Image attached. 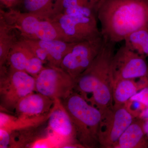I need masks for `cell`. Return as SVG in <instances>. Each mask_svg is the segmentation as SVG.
Segmentation results:
<instances>
[{
  "label": "cell",
  "instance_id": "obj_1",
  "mask_svg": "<svg viewBox=\"0 0 148 148\" xmlns=\"http://www.w3.org/2000/svg\"><path fill=\"white\" fill-rule=\"evenodd\" d=\"M97 17L103 38L120 42L132 32L148 28V0H102Z\"/></svg>",
  "mask_w": 148,
  "mask_h": 148
},
{
  "label": "cell",
  "instance_id": "obj_2",
  "mask_svg": "<svg viewBox=\"0 0 148 148\" xmlns=\"http://www.w3.org/2000/svg\"><path fill=\"white\" fill-rule=\"evenodd\" d=\"M103 47L94 61L75 81L74 90L86 97L101 112L112 107V84L110 75L115 43L104 38Z\"/></svg>",
  "mask_w": 148,
  "mask_h": 148
},
{
  "label": "cell",
  "instance_id": "obj_3",
  "mask_svg": "<svg viewBox=\"0 0 148 148\" xmlns=\"http://www.w3.org/2000/svg\"><path fill=\"white\" fill-rule=\"evenodd\" d=\"M61 101L71 117L78 142L85 148L100 147L98 132L101 111L76 91Z\"/></svg>",
  "mask_w": 148,
  "mask_h": 148
},
{
  "label": "cell",
  "instance_id": "obj_4",
  "mask_svg": "<svg viewBox=\"0 0 148 148\" xmlns=\"http://www.w3.org/2000/svg\"><path fill=\"white\" fill-rule=\"evenodd\" d=\"M0 17L15 29L21 38L62 40L55 26L47 19L14 8L8 9L7 11L1 9Z\"/></svg>",
  "mask_w": 148,
  "mask_h": 148
},
{
  "label": "cell",
  "instance_id": "obj_5",
  "mask_svg": "<svg viewBox=\"0 0 148 148\" xmlns=\"http://www.w3.org/2000/svg\"><path fill=\"white\" fill-rule=\"evenodd\" d=\"M0 74L1 109L13 111L21 98L35 91V78L26 72L13 71L6 65L0 68Z\"/></svg>",
  "mask_w": 148,
  "mask_h": 148
},
{
  "label": "cell",
  "instance_id": "obj_6",
  "mask_svg": "<svg viewBox=\"0 0 148 148\" xmlns=\"http://www.w3.org/2000/svg\"><path fill=\"white\" fill-rule=\"evenodd\" d=\"M46 19L53 24L62 40L66 42H81L101 35L95 16L56 14Z\"/></svg>",
  "mask_w": 148,
  "mask_h": 148
},
{
  "label": "cell",
  "instance_id": "obj_7",
  "mask_svg": "<svg viewBox=\"0 0 148 148\" xmlns=\"http://www.w3.org/2000/svg\"><path fill=\"white\" fill-rule=\"evenodd\" d=\"M35 91L52 100L66 99L74 91L75 80L61 67H45L35 78Z\"/></svg>",
  "mask_w": 148,
  "mask_h": 148
},
{
  "label": "cell",
  "instance_id": "obj_8",
  "mask_svg": "<svg viewBox=\"0 0 148 148\" xmlns=\"http://www.w3.org/2000/svg\"><path fill=\"white\" fill-rule=\"evenodd\" d=\"M98 140L101 148H114L119 139L135 118L124 105L113 106L102 113Z\"/></svg>",
  "mask_w": 148,
  "mask_h": 148
},
{
  "label": "cell",
  "instance_id": "obj_9",
  "mask_svg": "<svg viewBox=\"0 0 148 148\" xmlns=\"http://www.w3.org/2000/svg\"><path fill=\"white\" fill-rule=\"evenodd\" d=\"M104 41L101 35L76 43L64 57L60 67L75 81L92 64L100 52Z\"/></svg>",
  "mask_w": 148,
  "mask_h": 148
},
{
  "label": "cell",
  "instance_id": "obj_10",
  "mask_svg": "<svg viewBox=\"0 0 148 148\" xmlns=\"http://www.w3.org/2000/svg\"><path fill=\"white\" fill-rule=\"evenodd\" d=\"M112 84L123 79L138 78L148 75L146 57L130 49L125 45L119 49L112 58L110 66Z\"/></svg>",
  "mask_w": 148,
  "mask_h": 148
},
{
  "label": "cell",
  "instance_id": "obj_11",
  "mask_svg": "<svg viewBox=\"0 0 148 148\" xmlns=\"http://www.w3.org/2000/svg\"><path fill=\"white\" fill-rule=\"evenodd\" d=\"M48 121L49 130L64 143L62 148L67 145L80 144L71 117L60 99L54 100Z\"/></svg>",
  "mask_w": 148,
  "mask_h": 148
},
{
  "label": "cell",
  "instance_id": "obj_12",
  "mask_svg": "<svg viewBox=\"0 0 148 148\" xmlns=\"http://www.w3.org/2000/svg\"><path fill=\"white\" fill-rule=\"evenodd\" d=\"M54 100L41 93L34 92L21 98L15 107L17 116L32 117L46 114L50 112Z\"/></svg>",
  "mask_w": 148,
  "mask_h": 148
},
{
  "label": "cell",
  "instance_id": "obj_13",
  "mask_svg": "<svg viewBox=\"0 0 148 148\" xmlns=\"http://www.w3.org/2000/svg\"><path fill=\"white\" fill-rule=\"evenodd\" d=\"M148 87V75L133 79L119 80L112 83L113 106H123L133 95Z\"/></svg>",
  "mask_w": 148,
  "mask_h": 148
},
{
  "label": "cell",
  "instance_id": "obj_14",
  "mask_svg": "<svg viewBox=\"0 0 148 148\" xmlns=\"http://www.w3.org/2000/svg\"><path fill=\"white\" fill-rule=\"evenodd\" d=\"M144 124V120L135 118L122 134L114 148H148V138Z\"/></svg>",
  "mask_w": 148,
  "mask_h": 148
},
{
  "label": "cell",
  "instance_id": "obj_15",
  "mask_svg": "<svg viewBox=\"0 0 148 148\" xmlns=\"http://www.w3.org/2000/svg\"><path fill=\"white\" fill-rule=\"evenodd\" d=\"M50 114V111L47 114L38 116H15L1 112L0 128L5 129L11 133L15 131L34 128L48 121Z\"/></svg>",
  "mask_w": 148,
  "mask_h": 148
},
{
  "label": "cell",
  "instance_id": "obj_16",
  "mask_svg": "<svg viewBox=\"0 0 148 148\" xmlns=\"http://www.w3.org/2000/svg\"><path fill=\"white\" fill-rule=\"evenodd\" d=\"M35 40L47 52L49 56L47 66L58 67H60L64 57L76 43L66 42L58 39Z\"/></svg>",
  "mask_w": 148,
  "mask_h": 148
},
{
  "label": "cell",
  "instance_id": "obj_17",
  "mask_svg": "<svg viewBox=\"0 0 148 148\" xmlns=\"http://www.w3.org/2000/svg\"><path fill=\"white\" fill-rule=\"evenodd\" d=\"M20 38L16 30L0 17V68L6 65L10 50Z\"/></svg>",
  "mask_w": 148,
  "mask_h": 148
},
{
  "label": "cell",
  "instance_id": "obj_18",
  "mask_svg": "<svg viewBox=\"0 0 148 148\" xmlns=\"http://www.w3.org/2000/svg\"><path fill=\"white\" fill-rule=\"evenodd\" d=\"M125 45L138 54L148 57V28L139 29L130 34L124 40Z\"/></svg>",
  "mask_w": 148,
  "mask_h": 148
},
{
  "label": "cell",
  "instance_id": "obj_19",
  "mask_svg": "<svg viewBox=\"0 0 148 148\" xmlns=\"http://www.w3.org/2000/svg\"><path fill=\"white\" fill-rule=\"evenodd\" d=\"M27 59V48L20 38L10 50L6 65L13 71H25Z\"/></svg>",
  "mask_w": 148,
  "mask_h": 148
},
{
  "label": "cell",
  "instance_id": "obj_20",
  "mask_svg": "<svg viewBox=\"0 0 148 148\" xmlns=\"http://www.w3.org/2000/svg\"><path fill=\"white\" fill-rule=\"evenodd\" d=\"M55 0H22L25 12L46 19L53 11Z\"/></svg>",
  "mask_w": 148,
  "mask_h": 148
},
{
  "label": "cell",
  "instance_id": "obj_21",
  "mask_svg": "<svg viewBox=\"0 0 148 148\" xmlns=\"http://www.w3.org/2000/svg\"><path fill=\"white\" fill-rule=\"evenodd\" d=\"M26 46L28 49V59L25 72L35 78L44 68V64L32 53L27 45Z\"/></svg>",
  "mask_w": 148,
  "mask_h": 148
},
{
  "label": "cell",
  "instance_id": "obj_22",
  "mask_svg": "<svg viewBox=\"0 0 148 148\" xmlns=\"http://www.w3.org/2000/svg\"><path fill=\"white\" fill-rule=\"evenodd\" d=\"M21 39L26 45L32 53L40 59L44 64L48 63V54L46 51L41 47L35 40L21 38Z\"/></svg>",
  "mask_w": 148,
  "mask_h": 148
},
{
  "label": "cell",
  "instance_id": "obj_23",
  "mask_svg": "<svg viewBox=\"0 0 148 148\" xmlns=\"http://www.w3.org/2000/svg\"><path fill=\"white\" fill-rule=\"evenodd\" d=\"M124 106L130 113L135 118L139 117L142 111L147 108V107L140 102L130 99L127 101Z\"/></svg>",
  "mask_w": 148,
  "mask_h": 148
},
{
  "label": "cell",
  "instance_id": "obj_24",
  "mask_svg": "<svg viewBox=\"0 0 148 148\" xmlns=\"http://www.w3.org/2000/svg\"><path fill=\"white\" fill-rule=\"evenodd\" d=\"M130 99L140 102L147 108L148 107V87L140 90Z\"/></svg>",
  "mask_w": 148,
  "mask_h": 148
},
{
  "label": "cell",
  "instance_id": "obj_25",
  "mask_svg": "<svg viewBox=\"0 0 148 148\" xmlns=\"http://www.w3.org/2000/svg\"><path fill=\"white\" fill-rule=\"evenodd\" d=\"M11 133L3 128H0V148L9 147L10 145Z\"/></svg>",
  "mask_w": 148,
  "mask_h": 148
},
{
  "label": "cell",
  "instance_id": "obj_26",
  "mask_svg": "<svg viewBox=\"0 0 148 148\" xmlns=\"http://www.w3.org/2000/svg\"><path fill=\"white\" fill-rule=\"evenodd\" d=\"M22 0H1L3 5L8 9L14 8L18 4L21 3Z\"/></svg>",
  "mask_w": 148,
  "mask_h": 148
},
{
  "label": "cell",
  "instance_id": "obj_27",
  "mask_svg": "<svg viewBox=\"0 0 148 148\" xmlns=\"http://www.w3.org/2000/svg\"><path fill=\"white\" fill-rule=\"evenodd\" d=\"M138 118L143 120L148 119V107L142 111Z\"/></svg>",
  "mask_w": 148,
  "mask_h": 148
},
{
  "label": "cell",
  "instance_id": "obj_28",
  "mask_svg": "<svg viewBox=\"0 0 148 148\" xmlns=\"http://www.w3.org/2000/svg\"><path fill=\"white\" fill-rule=\"evenodd\" d=\"M144 128L146 135L148 138V119H144Z\"/></svg>",
  "mask_w": 148,
  "mask_h": 148
}]
</instances>
